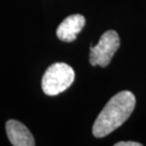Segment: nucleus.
I'll list each match as a JSON object with an SVG mask.
<instances>
[{
    "mask_svg": "<svg viewBox=\"0 0 146 146\" xmlns=\"http://www.w3.org/2000/svg\"><path fill=\"white\" fill-rule=\"evenodd\" d=\"M84 25L86 18L82 14H72L64 19V21L57 28L56 34L61 41L66 43H71L76 40L77 35L81 33Z\"/></svg>",
    "mask_w": 146,
    "mask_h": 146,
    "instance_id": "obj_4",
    "label": "nucleus"
},
{
    "mask_svg": "<svg viewBox=\"0 0 146 146\" xmlns=\"http://www.w3.org/2000/svg\"><path fill=\"white\" fill-rule=\"evenodd\" d=\"M136 106L135 95L124 90L114 95L107 102L93 124L92 133L96 138L109 135L126 121Z\"/></svg>",
    "mask_w": 146,
    "mask_h": 146,
    "instance_id": "obj_1",
    "label": "nucleus"
},
{
    "mask_svg": "<svg viewBox=\"0 0 146 146\" xmlns=\"http://www.w3.org/2000/svg\"><path fill=\"white\" fill-rule=\"evenodd\" d=\"M75 72L65 63H55L46 69L42 78V89L48 96H56L71 86Z\"/></svg>",
    "mask_w": 146,
    "mask_h": 146,
    "instance_id": "obj_2",
    "label": "nucleus"
},
{
    "mask_svg": "<svg viewBox=\"0 0 146 146\" xmlns=\"http://www.w3.org/2000/svg\"><path fill=\"white\" fill-rule=\"evenodd\" d=\"M121 45L119 34L116 31L110 30L106 31L101 36L100 41L96 46H90L89 62L91 66H100L106 68Z\"/></svg>",
    "mask_w": 146,
    "mask_h": 146,
    "instance_id": "obj_3",
    "label": "nucleus"
},
{
    "mask_svg": "<svg viewBox=\"0 0 146 146\" xmlns=\"http://www.w3.org/2000/svg\"><path fill=\"white\" fill-rule=\"evenodd\" d=\"M115 146H142L141 143L137 141H119L114 144Z\"/></svg>",
    "mask_w": 146,
    "mask_h": 146,
    "instance_id": "obj_6",
    "label": "nucleus"
},
{
    "mask_svg": "<svg viewBox=\"0 0 146 146\" xmlns=\"http://www.w3.org/2000/svg\"><path fill=\"white\" fill-rule=\"evenodd\" d=\"M6 132L11 143L14 146H34L35 141L31 131L15 119H9L6 122Z\"/></svg>",
    "mask_w": 146,
    "mask_h": 146,
    "instance_id": "obj_5",
    "label": "nucleus"
}]
</instances>
